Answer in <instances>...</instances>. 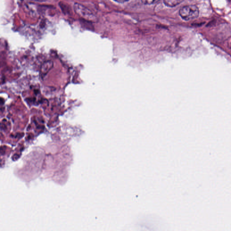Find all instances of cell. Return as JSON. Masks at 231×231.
Wrapping results in <instances>:
<instances>
[{"label":"cell","instance_id":"5b68a950","mask_svg":"<svg viewBox=\"0 0 231 231\" xmlns=\"http://www.w3.org/2000/svg\"><path fill=\"white\" fill-rule=\"evenodd\" d=\"M142 2L145 5H152L158 2L160 0H141Z\"/></svg>","mask_w":231,"mask_h":231},{"label":"cell","instance_id":"7a4b0ae2","mask_svg":"<svg viewBox=\"0 0 231 231\" xmlns=\"http://www.w3.org/2000/svg\"><path fill=\"white\" fill-rule=\"evenodd\" d=\"M179 14L183 20L186 21H191L199 16V10L198 8L195 5H187L181 9Z\"/></svg>","mask_w":231,"mask_h":231},{"label":"cell","instance_id":"6da1fadb","mask_svg":"<svg viewBox=\"0 0 231 231\" xmlns=\"http://www.w3.org/2000/svg\"><path fill=\"white\" fill-rule=\"evenodd\" d=\"M74 9L76 14L85 21L94 23L98 21L97 17L93 13L91 10L83 5L76 3L74 5Z\"/></svg>","mask_w":231,"mask_h":231},{"label":"cell","instance_id":"8992f818","mask_svg":"<svg viewBox=\"0 0 231 231\" xmlns=\"http://www.w3.org/2000/svg\"><path fill=\"white\" fill-rule=\"evenodd\" d=\"M114 1H115V2H117L124 3L126 2H128V1H129V0H114Z\"/></svg>","mask_w":231,"mask_h":231},{"label":"cell","instance_id":"3957f363","mask_svg":"<svg viewBox=\"0 0 231 231\" xmlns=\"http://www.w3.org/2000/svg\"><path fill=\"white\" fill-rule=\"evenodd\" d=\"M53 67V62L52 61H48L44 62L41 67L40 72L41 77L43 79L44 78V77L49 72L50 70Z\"/></svg>","mask_w":231,"mask_h":231},{"label":"cell","instance_id":"277c9868","mask_svg":"<svg viewBox=\"0 0 231 231\" xmlns=\"http://www.w3.org/2000/svg\"><path fill=\"white\" fill-rule=\"evenodd\" d=\"M184 0H164V2L166 6L170 7H173L179 5Z\"/></svg>","mask_w":231,"mask_h":231}]
</instances>
